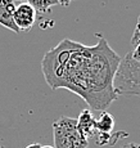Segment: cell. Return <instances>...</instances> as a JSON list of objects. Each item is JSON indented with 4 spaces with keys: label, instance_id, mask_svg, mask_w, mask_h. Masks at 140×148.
Segmentation results:
<instances>
[{
    "label": "cell",
    "instance_id": "obj_1",
    "mask_svg": "<svg viewBox=\"0 0 140 148\" xmlns=\"http://www.w3.org/2000/svg\"><path fill=\"white\" fill-rule=\"evenodd\" d=\"M95 35V45L63 39L44 54L41 71L53 90L67 89L94 111L104 112L118 98L115 77L122 57L111 48L103 34Z\"/></svg>",
    "mask_w": 140,
    "mask_h": 148
},
{
    "label": "cell",
    "instance_id": "obj_2",
    "mask_svg": "<svg viewBox=\"0 0 140 148\" xmlns=\"http://www.w3.org/2000/svg\"><path fill=\"white\" fill-rule=\"evenodd\" d=\"M134 49L121 58V63L115 77L117 95L140 97V16L131 36Z\"/></svg>",
    "mask_w": 140,
    "mask_h": 148
},
{
    "label": "cell",
    "instance_id": "obj_3",
    "mask_svg": "<svg viewBox=\"0 0 140 148\" xmlns=\"http://www.w3.org/2000/svg\"><path fill=\"white\" fill-rule=\"evenodd\" d=\"M54 148H87L89 139L85 138L77 127V119L61 116L51 125Z\"/></svg>",
    "mask_w": 140,
    "mask_h": 148
},
{
    "label": "cell",
    "instance_id": "obj_4",
    "mask_svg": "<svg viewBox=\"0 0 140 148\" xmlns=\"http://www.w3.org/2000/svg\"><path fill=\"white\" fill-rule=\"evenodd\" d=\"M14 23L19 31H30L36 21V10L28 3H21L14 10Z\"/></svg>",
    "mask_w": 140,
    "mask_h": 148
},
{
    "label": "cell",
    "instance_id": "obj_5",
    "mask_svg": "<svg viewBox=\"0 0 140 148\" xmlns=\"http://www.w3.org/2000/svg\"><path fill=\"white\" fill-rule=\"evenodd\" d=\"M14 10L16 4L13 0H0V25L13 32L19 34L21 31L14 23Z\"/></svg>",
    "mask_w": 140,
    "mask_h": 148
},
{
    "label": "cell",
    "instance_id": "obj_6",
    "mask_svg": "<svg viewBox=\"0 0 140 148\" xmlns=\"http://www.w3.org/2000/svg\"><path fill=\"white\" fill-rule=\"evenodd\" d=\"M77 127L80 133L89 139L95 134V117L90 110H82L77 117Z\"/></svg>",
    "mask_w": 140,
    "mask_h": 148
},
{
    "label": "cell",
    "instance_id": "obj_7",
    "mask_svg": "<svg viewBox=\"0 0 140 148\" xmlns=\"http://www.w3.org/2000/svg\"><path fill=\"white\" fill-rule=\"evenodd\" d=\"M115 127V117L108 112H102L99 119H95V133H112Z\"/></svg>",
    "mask_w": 140,
    "mask_h": 148
},
{
    "label": "cell",
    "instance_id": "obj_8",
    "mask_svg": "<svg viewBox=\"0 0 140 148\" xmlns=\"http://www.w3.org/2000/svg\"><path fill=\"white\" fill-rule=\"evenodd\" d=\"M127 133L124 132H117V133H107V134H103V133H95V143L98 146H113L115 143L120 140L121 138L127 136Z\"/></svg>",
    "mask_w": 140,
    "mask_h": 148
},
{
    "label": "cell",
    "instance_id": "obj_9",
    "mask_svg": "<svg viewBox=\"0 0 140 148\" xmlns=\"http://www.w3.org/2000/svg\"><path fill=\"white\" fill-rule=\"evenodd\" d=\"M26 3H28L36 13H49L53 7L59 5L58 0H26Z\"/></svg>",
    "mask_w": 140,
    "mask_h": 148
},
{
    "label": "cell",
    "instance_id": "obj_10",
    "mask_svg": "<svg viewBox=\"0 0 140 148\" xmlns=\"http://www.w3.org/2000/svg\"><path fill=\"white\" fill-rule=\"evenodd\" d=\"M121 148H140V144L138 143H127L125 146H122Z\"/></svg>",
    "mask_w": 140,
    "mask_h": 148
},
{
    "label": "cell",
    "instance_id": "obj_11",
    "mask_svg": "<svg viewBox=\"0 0 140 148\" xmlns=\"http://www.w3.org/2000/svg\"><path fill=\"white\" fill-rule=\"evenodd\" d=\"M58 1H59V5H63V7H68V5H70L72 1H75V0H58Z\"/></svg>",
    "mask_w": 140,
    "mask_h": 148
},
{
    "label": "cell",
    "instance_id": "obj_12",
    "mask_svg": "<svg viewBox=\"0 0 140 148\" xmlns=\"http://www.w3.org/2000/svg\"><path fill=\"white\" fill-rule=\"evenodd\" d=\"M26 148H41V144L40 143H32V144H30V146H27Z\"/></svg>",
    "mask_w": 140,
    "mask_h": 148
},
{
    "label": "cell",
    "instance_id": "obj_13",
    "mask_svg": "<svg viewBox=\"0 0 140 148\" xmlns=\"http://www.w3.org/2000/svg\"><path fill=\"white\" fill-rule=\"evenodd\" d=\"M41 148H54L53 146H41Z\"/></svg>",
    "mask_w": 140,
    "mask_h": 148
},
{
    "label": "cell",
    "instance_id": "obj_14",
    "mask_svg": "<svg viewBox=\"0 0 140 148\" xmlns=\"http://www.w3.org/2000/svg\"><path fill=\"white\" fill-rule=\"evenodd\" d=\"M14 1V0H13ZM17 1H21V3H26V0H17Z\"/></svg>",
    "mask_w": 140,
    "mask_h": 148
},
{
    "label": "cell",
    "instance_id": "obj_15",
    "mask_svg": "<svg viewBox=\"0 0 140 148\" xmlns=\"http://www.w3.org/2000/svg\"><path fill=\"white\" fill-rule=\"evenodd\" d=\"M0 148H4V147H3V146H1V144H0Z\"/></svg>",
    "mask_w": 140,
    "mask_h": 148
}]
</instances>
